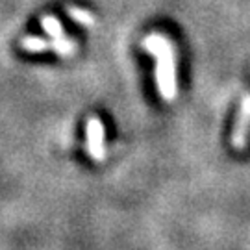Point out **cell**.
<instances>
[{"instance_id": "cell-3", "label": "cell", "mask_w": 250, "mask_h": 250, "mask_svg": "<svg viewBox=\"0 0 250 250\" xmlns=\"http://www.w3.org/2000/svg\"><path fill=\"white\" fill-rule=\"evenodd\" d=\"M249 130H250V95L243 97L239 113L235 119V126L232 130L230 143L235 150H243L249 143Z\"/></svg>"}, {"instance_id": "cell-5", "label": "cell", "mask_w": 250, "mask_h": 250, "mask_svg": "<svg viewBox=\"0 0 250 250\" xmlns=\"http://www.w3.org/2000/svg\"><path fill=\"white\" fill-rule=\"evenodd\" d=\"M67 15H69L76 24H80V26H85V28L95 26V15H93L91 11H87V9L78 8V6H69V8H67Z\"/></svg>"}, {"instance_id": "cell-4", "label": "cell", "mask_w": 250, "mask_h": 250, "mask_svg": "<svg viewBox=\"0 0 250 250\" xmlns=\"http://www.w3.org/2000/svg\"><path fill=\"white\" fill-rule=\"evenodd\" d=\"M76 46H78L76 45V41L67 36L56 37V39L50 41V48H52L58 56H62V58H69V56H72V54L76 52Z\"/></svg>"}, {"instance_id": "cell-7", "label": "cell", "mask_w": 250, "mask_h": 250, "mask_svg": "<svg viewBox=\"0 0 250 250\" xmlns=\"http://www.w3.org/2000/svg\"><path fill=\"white\" fill-rule=\"evenodd\" d=\"M41 26H43V30H45L52 39L65 36V30H63L60 19L54 17V15H45V17L41 19Z\"/></svg>"}, {"instance_id": "cell-2", "label": "cell", "mask_w": 250, "mask_h": 250, "mask_svg": "<svg viewBox=\"0 0 250 250\" xmlns=\"http://www.w3.org/2000/svg\"><path fill=\"white\" fill-rule=\"evenodd\" d=\"M85 148L93 161L106 160V128L100 117H89L85 123Z\"/></svg>"}, {"instance_id": "cell-6", "label": "cell", "mask_w": 250, "mask_h": 250, "mask_svg": "<svg viewBox=\"0 0 250 250\" xmlns=\"http://www.w3.org/2000/svg\"><path fill=\"white\" fill-rule=\"evenodd\" d=\"M21 46L28 50V52H34V54H39V52H45L50 48V43L46 41L45 37H39V36H26L22 41H21Z\"/></svg>"}, {"instance_id": "cell-1", "label": "cell", "mask_w": 250, "mask_h": 250, "mask_svg": "<svg viewBox=\"0 0 250 250\" xmlns=\"http://www.w3.org/2000/svg\"><path fill=\"white\" fill-rule=\"evenodd\" d=\"M145 50L150 54L156 62L154 78L160 97L165 102H172L178 95V82H176V52L174 43L167 36L152 32L145 37Z\"/></svg>"}]
</instances>
